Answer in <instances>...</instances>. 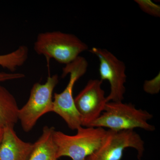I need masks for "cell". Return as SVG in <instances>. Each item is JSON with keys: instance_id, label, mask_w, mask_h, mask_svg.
Segmentation results:
<instances>
[{"instance_id": "cell-13", "label": "cell", "mask_w": 160, "mask_h": 160, "mask_svg": "<svg viewBox=\"0 0 160 160\" xmlns=\"http://www.w3.org/2000/svg\"><path fill=\"white\" fill-rule=\"evenodd\" d=\"M141 10L155 17H160V6L151 0H135Z\"/></svg>"}, {"instance_id": "cell-9", "label": "cell", "mask_w": 160, "mask_h": 160, "mask_svg": "<svg viewBox=\"0 0 160 160\" xmlns=\"http://www.w3.org/2000/svg\"><path fill=\"white\" fill-rule=\"evenodd\" d=\"M0 143V160H29L34 143L21 139L12 127L3 128Z\"/></svg>"}, {"instance_id": "cell-5", "label": "cell", "mask_w": 160, "mask_h": 160, "mask_svg": "<svg viewBox=\"0 0 160 160\" xmlns=\"http://www.w3.org/2000/svg\"><path fill=\"white\" fill-rule=\"evenodd\" d=\"M59 82V77L54 74L47 78L44 84L35 83L26 104L19 110L18 119L23 130L31 131L42 116L52 112L53 90Z\"/></svg>"}, {"instance_id": "cell-4", "label": "cell", "mask_w": 160, "mask_h": 160, "mask_svg": "<svg viewBox=\"0 0 160 160\" xmlns=\"http://www.w3.org/2000/svg\"><path fill=\"white\" fill-rule=\"evenodd\" d=\"M88 62L85 58L80 56L63 68L62 77L70 75L69 82L61 93H55L52 112L63 119L68 127L77 130L82 126L81 118L76 108L73 89L75 84L87 71Z\"/></svg>"}, {"instance_id": "cell-6", "label": "cell", "mask_w": 160, "mask_h": 160, "mask_svg": "<svg viewBox=\"0 0 160 160\" xmlns=\"http://www.w3.org/2000/svg\"><path fill=\"white\" fill-rule=\"evenodd\" d=\"M133 148L141 160L145 152V142L139 134L133 130L107 132L99 148L85 160H121L125 149Z\"/></svg>"}, {"instance_id": "cell-1", "label": "cell", "mask_w": 160, "mask_h": 160, "mask_svg": "<svg viewBox=\"0 0 160 160\" xmlns=\"http://www.w3.org/2000/svg\"><path fill=\"white\" fill-rule=\"evenodd\" d=\"M153 115L146 110L137 109L132 103L108 102L101 116L89 127L107 128L114 131L140 128L147 131L155 130L148 122Z\"/></svg>"}, {"instance_id": "cell-3", "label": "cell", "mask_w": 160, "mask_h": 160, "mask_svg": "<svg viewBox=\"0 0 160 160\" xmlns=\"http://www.w3.org/2000/svg\"><path fill=\"white\" fill-rule=\"evenodd\" d=\"M76 134H66L55 130L53 140L57 147V158H70L72 160H85L99 148L107 132L102 128L80 126Z\"/></svg>"}, {"instance_id": "cell-2", "label": "cell", "mask_w": 160, "mask_h": 160, "mask_svg": "<svg viewBox=\"0 0 160 160\" xmlns=\"http://www.w3.org/2000/svg\"><path fill=\"white\" fill-rule=\"evenodd\" d=\"M33 48L38 54L46 59H53L66 65L88 50L89 46L74 34L55 31L39 33Z\"/></svg>"}, {"instance_id": "cell-11", "label": "cell", "mask_w": 160, "mask_h": 160, "mask_svg": "<svg viewBox=\"0 0 160 160\" xmlns=\"http://www.w3.org/2000/svg\"><path fill=\"white\" fill-rule=\"evenodd\" d=\"M19 110L15 98L5 87L0 86V126L14 128L18 119Z\"/></svg>"}, {"instance_id": "cell-10", "label": "cell", "mask_w": 160, "mask_h": 160, "mask_svg": "<svg viewBox=\"0 0 160 160\" xmlns=\"http://www.w3.org/2000/svg\"><path fill=\"white\" fill-rule=\"evenodd\" d=\"M53 127L44 126L42 135L34 143L29 160H58L57 147L53 140Z\"/></svg>"}, {"instance_id": "cell-14", "label": "cell", "mask_w": 160, "mask_h": 160, "mask_svg": "<svg viewBox=\"0 0 160 160\" xmlns=\"http://www.w3.org/2000/svg\"><path fill=\"white\" fill-rule=\"evenodd\" d=\"M143 89L144 92L148 94H158L160 91V72L152 79L146 80L143 84Z\"/></svg>"}, {"instance_id": "cell-8", "label": "cell", "mask_w": 160, "mask_h": 160, "mask_svg": "<svg viewBox=\"0 0 160 160\" xmlns=\"http://www.w3.org/2000/svg\"><path fill=\"white\" fill-rule=\"evenodd\" d=\"M102 82L101 80H89L74 98L76 108L83 127H89L104 111L107 102L102 87Z\"/></svg>"}, {"instance_id": "cell-12", "label": "cell", "mask_w": 160, "mask_h": 160, "mask_svg": "<svg viewBox=\"0 0 160 160\" xmlns=\"http://www.w3.org/2000/svg\"><path fill=\"white\" fill-rule=\"evenodd\" d=\"M29 54L28 47L20 46L10 53L0 55V66L14 72L19 67L22 66L27 61Z\"/></svg>"}, {"instance_id": "cell-16", "label": "cell", "mask_w": 160, "mask_h": 160, "mask_svg": "<svg viewBox=\"0 0 160 160\" xmlns=\"http://www.w3.org/2000/svg\"><path fill=\"white\" fill-rule=\"evenodd\" d=\"M2 135L3 132L2 133H0V143H1V141H2Z\"/></svg>"}, {"instance_id": "cell-7", "label": "cell", "mask_w": 160, "mask_h": 160, "mask_svg": "<svg viewBox=\"0 0 160 160\" xmlns=\"http://www.w3.org/2000/svg\"><path fill=\"white\" fill-rule=\"evenodd\" d=\"M90 52L99 60V71L102 81L107 80L110 86V93L106 97L108 102H121L126 91V66L125 63L106 49L92 47Z\"/></svg>"}, {"instance_id": "cell-17", "label": "cell", "mask_w": 160, "mask_h": 160, "mask_svg": "<svg viewBox=\"0 0 160 160\" xmlns=\"http://www.w3.org/2000/svg\"><path fill=\"white\" fill-rule=\"evenodd\" d=\"M3 131V129L2 128V127L0 126V133H2Z\"/></svg>"}, {"instance_id": "cell-15", "label": "cell", "mask_w": 160, "mask_h": 160, "mask_svg": "<svg viewBox=\"0 0 160 160\" xmlns=\"http://www.w3.org/2000/svg\"><path fill=\"white\" fill-rule=\"evenodd\" d=\"M25 77V74L21 72H0V83L11 80L20 79Z\"/></svg>"}]
</instances>
